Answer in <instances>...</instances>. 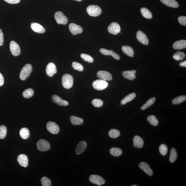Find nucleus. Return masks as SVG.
Masks as SVG:
<instances>
[{
	"label": "nucleus",
	"mask_w": 186,
	"mask_h": 186,
	"mask_svg": "<svg viewBox=\"0 0 186 186\" xmlns=\"http://www.w3.org/2000/svg\"><path fill=\"white\" fill-rule=\"evenodd\" d=\"M32 71V66L30 64H26L21 70L19 77L21 79L25 80L27 79Z\"/></svg>",
	"instance_id": "f257e3e1"
},
{
	"label": "nucleus",
	"mask_w": 186,
	"mask_h": 186,
	"mask_svg": "<svg viewBox=\"0 0 186 186\" xmlns=\"http://www.w3.org/2000/svg\"><path fill=\"white\" fill-rule=\"evenodd\" d=\"M62 82L64 88L66 89L71 88L73 85V78L69 74H65L62 77Z\"/></svg>",
	"instance_id": "f03ea898"
},
{
	"label": "nucleus",
	"mask_w": 186,
	"mask_h": 186,
	"mask_svg": "<svg viewBox=\"0 0 186 186\" xmlns=\"http://www.w3.org/2000/svg\"><path fill=\"white\" fill-rule=\"evenodd\" d=\"M87 12L89 15L97 17L100 15L102 12V10L98 6L91 5L87 7Z\"/></svg>",
	"instance_id": "7ed1b4c3"
},
{
	"label": "nucleus",
	"mask_w": 186,
	"mask_h": 186,
	"mask_svg": "<svg viewBox=\"0 0 186 186\" xmlns=\"http://www.w3.org/2000/svg\"><path fill=\"white\" fill-rule=\"evenodd\" d=\"M108 86V83L105 81L98 79L94 81L92 83L93 88L98 90H102L106 88Z\"/></svg>",
	"instance_id": "20e7f679"
},
{
	"label": "nucleus",
	"mask_w": 186,
	"mask_h": 186,
	"mask_svg": "<svg viewBox=\"0 0 186 186\" xmlns=\"http://www.w3.org/2000/svg\"><path fill=\"white\" fill-rule=\"evenodd\" d=\"M55 19L57 24L65 25L68 22V19L67 17L64 15L61 12L58 11L55 12L54 15Z\"/></svg>",
	"instance_id": "39448f33"
},
{
	"label": "nucleus",
	"mask_w": 186,
	"mask_h": 186,
	"mask_svg": "<svg viewBox=\"0 0 186 186\" xmlns=\"http://www.w3.org/2000/svg\"><path fill=\"white\" fill-rule=\"evenodd\" d=\"M37 149L41 151H47L50 149V144L49 143L45 140L41 139L37 142Z\"/></svg>",
	"instance_id": "423d86ee"
},
{
	"label": "nucleus",
	"mask_w": 186,
	"mask_h": 186,
	"mask_svg": "<svg viewBox=\"0 0 186 186\" xmlns=\"http://www.w3.org/2000/svg\"><path fill=\"white\" fill-rule=\"evenodd\" d=\"M46 128L48 131L53 134H57L60 131L58 125L52 121H49L47 123Z\"/></svg>",
	"instance_id": "0eeeda50"
},
{
	"label": "nucleus",
	"mask_w": 186,
	"mask_h": 186,
	"mask_svg": "<svg viewBox=\"0 0 186 186\" xmlns=\"http://www.w3.org/2000/svg\"><path fill=\"white\" fill-rule=\"evenodd\" d=\"M10 51L14 56H17L20 54L21 50L20 47L17 43L14 41H10L9 44Z\"/></svg>",
	"instance_id": "6e6552de"
},
{
	"label": "nucleus",
	"mask_w": 186,
	"mask_h": 186,
	"mask_svg": "<svg viewBox=\"0 0 186 186\" xmlns=\"http://www.w3.org/2000/svg\"><path fill=\"white\" fill-rule=\"evenodd\" d=\"M89 181L91 183L98 186H101L105 183V180L100 176L97 175H91Z\"/></svg>",
	"instance_id": "1a4fd4ad"
},
{
	"label": "nucleus",
	"mask_w": 186,
	"mask_h": 186,
	"mask_svg": "<svg viewBox=\"0 0 186 186\" xmlns=\"http://www.w3.org/2000/svg\"><path fill=\"white\" fill-rule=\"evenodd\" d=\"M107 30L110 34L116 35L120 32L121 28L120 25L117 22H113L109 25Z\"/></svg>",
	"instance_id": "9d476101"
},
{
	"label": "nucleus",
	"mask_w": 186,
	"mask_h": 186,
	"mask_svg": "<svg viewBox=\"0 0 186 186\" xmlns=\"http://www.w3.org/2000/svg\"><path fill=\"white\" fill-rule=\"evenodd\" d=\"M97 75L99 78L105 81H111L112 79V74L109 72L105 71H99L97 72Z\"/></svg>",
	"instance_id": "9b49d317"
},
{
	"label": "nucleus",
	"mask_w": 186,
	"mask_h": 186,
	"mask_svg": "<svg viewBox=\"0 0 186 186\" xmlns=\"http://www.w3.org/2000/svg\"><path fill=\"white\" fill-rule=\"evenodd\" d=\"M136 38L142 44L147 45L149 44V40L146 35L141 31L138 30L136 33Z\"/></svg>",
	"instance_id": "f8f14e48"
},
{
	"label": "nucleus",
	"mask_w": 186,
	"mask_h": 186,
	"mask_svg": "<svg viewBox=\"0 0 186 186\" xmlns=\"http://www.w3.org/2000/svg\"><path fill=\"white\" fill-rule=\"evenodd\" d=\"M45 71L47 75L50 77L53 76L57 72V68L55 64L50 63L48 64L45 69Z\"/></svg>",
	"instance_id": "ddd939ff"
},
{
	"label": "nucleus",
	"mask_w": 186,
	"mask_h": 186,
	"mask_svg": "<svg viewBox=\"0 0 186 186\" xmlns=\"http://www.w3.org/2000/svg\"><path fill=\"white\" fill-rule=\"evenodd\" d=\"M69 29L70 32L74 35L81 34L83 32V29L81 27L73 23L69 25Z\"/></svg>",
	"instance_id": "4468645a"
},
{
	"label": "nucleus",
	"mask_w": 186,
	"mask_h": 186,
	"mask_svg": "<svg viewBox=\"0 0 186 186\" xmlns=\"http://www.w3.org/2000/svg\"><path fill=\"white\" fill-rule=\"evenodd\" d=\"M51 99L54 103L60 106H67L69 105V103L67 101L63 100L57 95H52Z\"/></svg>",
	"instance_id": "2eb2a0df"
},
{
	"label": "nucleus",
	"mask_w": 186,
	"mask_h": 186,
	"mask_svg": "<svg viewBox=\"0 0 186 186\" xmlns=\"http://www.w3.org/2000/svg\"><path fill=\"white\" fill-rule=\"evenodd\" d=\"M100 52L101 54L105 55H110L116 60H119L120 59V57L115 52L112 50H108L107 49L101 48L100 49Z\"/></svg>",
	"instance_id": "dca6fc26"
},
{
	"label": "nucleus",
	"mask_w": 186,
	"mask_h": 186,
	"mask_svg": "<svg viewBox=\"0 0 186 186\" xmlns=\"http://www.w3.org/2000/svg\"><path fill=\"white\" fill-rule=\"evenodd\" d=\"M139 167L149 176H151L153 175L152 170L147 163L145 162H141L139 165Z\"/></svg>",
	"instance_id": "f3484780"
},
{
	"label": "nucleus",
	"mask_w": 186,
	"mask_h": 186,
	"mask_svg": "<svg viewBox=\"0 0 186 186\" xmlns=\"http://www.w3.org/2000/svg\"><path fill=\"white\" fill-rule=\"evenodd\" d=\"M17 161L19 164L21 166L24 167L28 166V159L27 156L24 154H21L17 158Z\"/></svg>",
	"instance_id": "a211bd4d"
},
{
	"label": "nucleus",
	"mask_w": 186,
	"mask_h": 186,
	"mask_svg": "<svg viewBox=\"0 0 186 186\" xmlns=\"http://www.w3.org/2000/svg\"><path fill=\"white\" fill-rule=\"evenodd\" d=\"M31 28L34 32L39 34H43L45 32V28L37 23H32L31 25Z\"/></svg>",
	"instance_id": "6ab92c4d"
},
{
	"label": "nucleus",
	"mask_w": 186,
	"mask_h": 186,
	"mask_svg": "<svg viewBox=\"0 0 186 186\" xmlns=\"http://www.w3.org/2000/svg\"><path fill=\"white\" fill-rule=\"evenodd\" d=\"M136 71L135 70H129L123 71L122 75L126 79L132 80L135 79L136 78Z\"/></svg>",
	"instance_id": "aec40b11"
},
{
	"label": "nucleus",
	"mask_w": 186,
	"mask_h": 186,
	"mask_svg": "<svg viewBox=\"0 0 186 186\" xmlns=\"http://www.w3.org/2000/svg\"><path fill=\"white\" fill-rule=\"evenodd\" d=\"M133 143L134 147L141 148L144 145L143 140L140 136H136L133 138Z\"/></svg>",
	"instance_id": "412c9836"
},
{
	"label": "nucleus",
	"mask_w": 186,
	"mask_h": 186,
	"mask_svg": "<svg viewBox=\"0 0 186 186\" xmlns=\"http://www.w3.org/2000/svg\"><path fill=\"white\" fill-rule=\"evenodd\" d=\"M87 146V143L86 141H82L78 143L76 148V153L77 154H80L85 150Z\"/></svg>",
	"instance_id": "4be33fe9"
},
{
	"label": "nucleus",
	"mask_w": 186,
	"mask_h": 186,
	"mask_svg": "<svg viewBox=\"0 0 186 186\" xmlns=\"http://www.w3.org/2000/svg\"><path fill=\"white\" fill-rule=\"evenodd\" d=\"M173 48L176 50H181L185 48H186V41L185 40H178L173 45Z\"/></svg>",
	"instance_id": "5701e85b"
},
{
	"label": "nucleus",
	"mask_w": 186,
	"mask_h": 186,
	"mask_svg": "<svg viewBox=\"0 0 186 186\" xmlns=\"http://www.w3.org/2000/svg\"><path fill=\"white\" fill-rule=\"evenodd\" d=\"M162 3L169 7L176 8L179 7V4L175 0H160Z\"/></svg>",
	"instance_id": "b1692460"
},
{
	"label": "nucleus",
	"mask_w": 186,
	"mask_h": 186,
	"mask_svg": "<svg viewBox=\"0 0 186 186\" xmlns=\"http://www.w3.org/2000/svg\"><path fill=\"white\" fill-rule=\"evenodd\" d=\"M122 51L126 55L130 57H133L134 51L133 49L129 45H123L122 48Z\"/></svg>",
	"instance_id": "393cba45"
},
{
	"label": "nucleus",
	"mask_w": 186,
	"mask_h": 186,
	"mask_svg": "<svg viewBox=\"0 0 186 186\" xmlns=\"http://www.w3.org/2000/svg\"><path fill=\"white\" fill-rule=\"evenodd\" d=\"M136 96V95L134 93H132L127 95L121 101V104L123 105H125L128 102L133 100Z\"/></svg>",
	"instance_id": "a878e982"
},
{
	"label": "nucleus",
	"mask_w": 186,
	"mask_h": 186,
	"mask_svg": "<svg viewBox=\"0 0 186 186\" xmlns=\"http://www.w3.org/2000/svg\"><path fill=\"white\" fill-rule=\"evenodd\" d=\"M70 121L74 125H79L83 123V120L81 118L72 116L70 118Z\"/></svg>",
	"instance_id": "bb28decb"
},
{
	"label": "nucleus",
	"mask_w": 186,
	"mask_h": 186,
	"mask_svg": "<svg viewBox=\"0 0 186 186\" xmlns=\"http://www.w3.org/2000/svg\"><path fill=\"white\" fill-rule=\"evenodd\" d=\"M140 12L143 16L147 19H151L152 17V14L151 12L146 8H142Z\"/></svg>",
	"instance_id": "cd10ccee"
},
{
	"label": "nucleus",
	"mask_w": 186,
	"mask_h": 186,
	"mask_svg": "<svg viewBox=\"0 0 186 186\" xmlns=\"http://www.w3.org/2000/svg\"><path fill=\"white\" fill-rule=\"evenodd\" d=\"M19 134L21 137L24 139H26L28 138L30 135L29 130L26 128H22L21 129Z\"/></svg>",
	"instance_id": "c85d7f7f"
},
{
	"label": "nucleus",
	"mask_w": 186,
	"mask_h": 186,
	"mask_svg": "<svg viewBox=\"0 0 186 186\" xmlns=\"http://www.w3.org/2000/svg\"><path fill=\"white\" fill-rule=\"evenodd\" d=\"M156 100V98L154 97H152L147 101V102L145 104L143 105L141 109L142 110H144L148 108V107H150L154 103L155 101Z\"/></svg>",
	"instance_id": "c756f323"
},
{
	"label": "nucleus",
	"mask_w": 186,
	"mask_h": 186,
	"mask_svg": "<svg viewBox=\"0 0 186 186\" xmlns=\"http://www.w3.org/2000/svg\"><path fill=\"white\" fill-rule=\"evenodd\" d=\"M110 152L112 156L116 157L120 156L122 154V151L121 149L117 148H111Z\"/></svg>",
	"instance_id": "7c9ffc66"
},
{
	"label": "nucleus",
	"mask_w": 186,
	"mask_h": 186,
	"mask_svg": "<svg viewBox=\"0 0 186 186\" xmlns=\"http://www.w3.org/2000/svg\"><path fill=\"white\" fill-rule=\"evenodd\" d=\"M177 158V151L175 148H172L170 156H169V161L171 163H173L176 160Z\"/></svg>",
	"instance_id": "2f4dec72"
},
{
	"label": "nucleus",
	"mask_w": 186,
	"mask_h": 186,
	"mask_svg": "<svg viewBox=\"0 0 186 186\" xmlns=\"http://www.w3.org/2000/svg\"><path fill=\"white\" fill-rule=\"evenodd\" d=\"M186 100V96L183 95V96H181L177 97L173 99L172 101V102L174 105H178L184 102Z\"/></svg>",
	"instance_id": "473e14b6"
},
{
	"label": "nucleus",
	"mask_w": 186,
	"mask_h": 186,
	"mask_svg": "<svg viewBox=\"0 0 186 186\" xmlns=\"http://www.w3.org/2000/svg\"><path fill=\"white\" fill-rule=\"evenodd\" d=\"M120 131L116 129H112L110 130L108 134L109 136L112 138H117L120 135Z\"/></svg>",
	"instance_id": "72a5a7b5"
},
{
	"label": "nucleus",
	"mask_w": 186,
	"mask_h": 186,
	"mask_svg": "<svg viewBox=\"0 0 186 186\" xmlns=\"http://www.w3.org/2000/svg\"><path fill=\"white\" fill-rule=\"evenodd\" d=\"M34 94V91L32 89L29 88L25 90L23 92L22 96L25 98H29L32 97Z\"/></svg>",
	"instance_id": "f704fd0d"
},
{
	"label": "nucleus",
	"mask_w": 186,
	"mask_h": 186,
	"mask_svg": "<svg viewBox=\"0 0 186 186\" xmlns=\"http://www.w3.org/2000/svg\"><path fill=\"white\" fill-rule=\"evenodd\" d=\"M185 57V53L181 51H177L173 56V59L178 61L183 59Z\"/></svg>",
	"instance_id": "c9c22d12"
},
{
	"label": "nucleus",
	"mask_w": 186,
	"mask_h": 186,
	"mask_svg": "<svg viewBox=\"0 0 186 186\" xmlns=\"http://www.w3.org/2000/svg\"><path fill=\"white\" fill-rule=\"evenodd\" d=\"M148 121L151 125L154 126H156L158 125V121L154 115H150L147 117Z\"/></svg>",
	"instance_id": "e433bc0d"
},
{
	"label": "nucleus",
	"mask_w": 186,
	"mask_h": 186,
	"mask_svg": "<svg viewBox=\"0 0 186 186\" xmlns=\"http://www.w3.org/2000/svg\"><path fill=\"white\" fill-rule=\"evenodd\" d=\"M72 66L74 70H78V71H82L84 70L83 66L78 62H73L72 63Z\"/></svg>",
	"instance_id": "4c0bfd02"
},
{
	"label": "nucleus",
	"mask_w": 186,
	"mask_h": 186,
	"mask_svg": "<svg viewBox=\"0 0 186 186\" xmlns=\"http://www.w3.org/2000/svg\"><path fill=\"white\" fill-rule=\"evenodd\" d=\"M80 56L84 61L89 63H92L94 61V58L89 55L82 53L81 54Z\"/></svg>",
	"instance_id": "58836bf2"
},
{
	"label": "nucleus",
	"mask_w": 186,
	"mask_h": 186,
	"mask_svg": "<svg viewBox=\"0 0 186 186\" xmlns=\"http://www.w3.org/2000/svg\"><path fill=\"white\" fill-rule=\"evenodd\" d=\"M7 128L4 125L0 126V138L4 139L6 137L7 134Z\"/></svg>",
	"instance_id": "ea45409f"
},
{
	"label": "nucleus",
	"mask_w": 186,
	"mask_h": 186,
	"mask_svg": "<svg viewBox=\"0 0 186 186\" xmlns=\"http://www.w3.org/2000/svg\"><path fill=\"white\" fill-rule=\"evenodd\" d=\"M159 150L160 154L164 156L167 154L168 149L166 145L162 144L159 146Z\"/></svg>",
	"instance_id": "a19ab883"
},
{
	"label": "nucleus",
	"mask_w": 186,
	"mask_h": 186,
	"mask_svg": "<svg viewBox=\"0 0 186 186\" xmlns=\"http://www.w3.org/2000/svg\"><path fill=\"white\" fill-rule=\"evenodd\" d=\"M92 104L94 106L96 107H100L102 106L103 105V101L98 99H94L92 102Z\"/></svg>",
	"instance_id": "79ce46f5"
},
{
	"label": "nucleus",
	"mask_w": 186,
	"mask_h": 186,
	"mask_svg": "<svg viewBox=\"0 0 186 186\" xmlns=\"http://www.w3.org/2000/svg\"><path fill=\"white\" fill-rule=\"evenodd\" d=\"M41 183L43 186H50L51 185L50 180L46 177H43L41 179Z\"/></svg>",
	"instance_id": "37998d69"
},
{
	"label": "nucleus",
	"mask_w": 186,
	"mask_h": 186,
	"mask_svg": "<svg viewBox=\"0 0 186 186\" xmlns=\"http://www.w3.org/2000/svg\"><path fill=\"white\" fill-rule=\"evenodd\" d=\"M178 20L180 24L182 25H186V17L185 16H181L179 17L178 18Z\"/></svg>",
	"instance_id": "c03bdc74"
},
{
	"label": "nucleus",
	"mask_w": 186,
	"mask_h": 186,
	"mask_svg": "<svg viewBox=\"0 0 186 186\" xmlns=\"http://www.w3.org/2000/svg\"><path fill=\"white\" fill-rule=\"evenodd\" d=\"M4 44V35L2 31L0 29V46H2Z\"/></svg>",
	"instance_id": "a18cd8bd"
},
{
	"label": "nucleus",
	"mask_w": 186,
	"mask_h": 186,
	"mask_svg": "<svg viewBox=\"0 0 186 186\" xmlns=\"http://www.w3.org/2000/svg\"><path fill=\"white\" fill-rule=\"evenodd\" d=\"M7 3L10 4H16L19 3L20 0H4Z\"/></svg>",
	"instance_id": "49530a36"
},
{
	"label": "nucleus",
	"mask_w": 186,
	"mask_h": 186,
	"mask_svg": "<svg viewBox=\"0 0 186 186\" xmlns=\"http://www.w3.org/2000/svg\"><path fill=\"white\" fill-rule=\"evenodd\" d=\"M4 82V78L3 75L0 73V86L3 85Z\"/></svg>",
	"instance_id": "de8ad7c7"
},
{
	"label": "nucleus",
	"mask_w": 186,
	"mask_h": 186,
	"mask_svg": "<svg viewBox=\"0 0 186 186\" xmlns=\"http://www.w3.org/2000/svg\"><path fill=\"white\" fill-rule=\"evenodd\" d=\"M180 66H181V67H186V61H185L182 62V63H180Z\"/></svg>",
	"instance_id": "09e8293b"
},
{
	"label": "nucleus",
	"mask_w": 186,
	"mask_h": 186,
	"mask_svg": "<svg viewBox=\"0 0 186 186\" xmlns=\"http://www.w3.org/2000/svg\"><path fill=\"white\" fill-rule=\"evenodd\" d=\"M74 1H82V0H74Z\"/></svg>",
	"instance_id": "8fccbe9b"
},
{
	"label": "nucleus",
	"mask_w": 186,
	"mask_h": 186,
	"mask_svg": "<svg viewBox=\"0 0 186 186\" xmlns=\"http://www.w3.org/2000/svg\"><path fill=\"white\" fill-rule=\"evenodd\" d=\"M132 186H138V185H132Z\"/></svg>",
	"instance_id": "3c124183"
}]
</instances>
